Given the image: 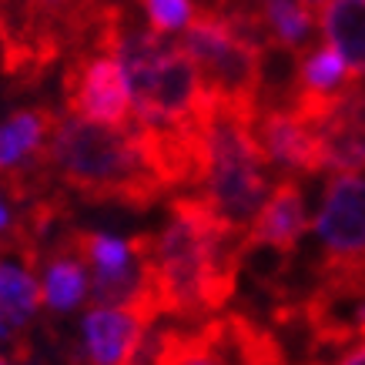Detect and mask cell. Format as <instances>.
Listing matches in <instances>:
<instances>
[{
	"label": "cell",
	"mask_w": 365,
	"mask_h": 365,
	"mask_svg": "<svg viewBox=\"0 0 365 365\" xmlns=\"http://www.w3.org/2000/svg\"><path fill=\"white\" fill-rule=\"evenodd\" d=\"M258 24L268 47L305 54L315 41V7L305 0H265L258 4Z\"/></svg>",
	"instance_id": "9"
},
{
	"label": "cell",
	"mask_w": 365,
	"mask_h": 365,
	"mask_svg": "<svg viewBox=\"0 0 365 365\" xmlns=\"http://www.w3.org/2000/svg\"><path fill=\"white\" fill-rule=\"evenodd\" d=\"M144 7V21L155 34H175L185 31L188 21L195 17V0H141Z\"/></svg>",
	"instance_id": "13"
},
{
	"label": "cell",
	"mask_w": 365,
	"mask_h": 365,
	"mask_svg": "<svg viewBox=\"0 0 365 365\" xmlns=\"http://www.w3.org/2000/svg\"><path fill=\"white\" fill-rule=\"evenodd\" d=\"M312 365H322V362H312ZM332 365H365V332L359 335L352 345H345L342 355H339Z\"/></svg>",
	"instance_id": "14"
},
{
	"label": "cell",
	"mask_w": 365,
	"mask_h": 365,
	"mask_svg": "<svg viewBox=\"0 0 365 365\" xmlns=\"http://www.w3.org/2000/svg\"><path fill=\"white\" fill-rule=\"evenodd\" d=\"M322 37L365 78V0H329L322 14Z\"/></svg>",
	"instance_id": "10"
},
{
	"label": "cell",
	"mask_w": 365,
	"mask_h": 365,
	"mask_svg": "<svg viewBox=\"0 0 365 365\" xmlns=\"http://www.w3.org/2000/svg\"><path fill=\"white\" fill-rule=\"evenodd\" d=\"M51 171L88 201L144 211L165 198L161 178L144 161L131 128H108L67 114L51 144Z\"/></svg>",
	"instance_id": "2"
},
{
	"label": "cell",
	"mask_w": 365,
	"mask_h": 365,
	"mask_svg": "<svg viewBox=\"0 0 365 365\" xmlns=\"http://www.w3.org/2000/svg\"><path fill=\"white\" fill-rule=\"evenodd\" d=\"M252 131L268 168H275V171L292 178H309L322 171L319 131L288 101H282V104H258L252 118Z\"/></svg>",
	"instance_id": "5"
},
{
	"label": "cell",
	"mask_w": 365,
	"mask_h": 365,
	"mask_svg": "<svg viewBox=\"0 0 365 365\" xmlns=\"http://www.w3.org/2000/svg\"><path fill=\"white\" fill-rule=\"evenodd\" d=\"M88 268L67 245H54V258L47 262L44 285H41V302L54 312H71L88 299Z\"/></svg>",
	"instance_id": "11"
},
{
	"label": "cell",
	"mask_w": 365,
	"mask_h": 365,
	"mask_svg": "<svg viewBox=\"0 0 365 365\" xmlns=\"http://www.w3.org/2000/svg\"><path fill=\"white\" fill-rule=\"evenodd\" d=\"M309 228V211H305V195H302L299 178H278L268 191L265 205L258 208L252 225L245 228V248H268L292 258L299 252L302 235Z\"/></svg>",
	"instance_id": "6"
},
{
	"label": "cell",
	"mask_w": 365,
	"mask_h": 365,
	"mask_svg": "<svg viewBox=\"0 0 365 365\" xmlns=\"http://www.w3.org/2000/svg\"><path fill=\"white\" fill-rule=\"evenodd\" d=\"M67 114L108 128H131L134 108L121 61L108 51L81 47L64 71Z\"/></svg>",
	"instance_id": "4"
},
{
	"label": "cell",
	"mask_w": 365,
	"mask_h": 365,
	"mask_svg": "<svg viewBox=\"0 0 365 365\" xmlns=\"http://www.w3.org/2000/svg\"><path fill=\"white\" fill-rule=\"evenodd\" d=\"M0 305L11 312L14 319H21L24 325L41 305V285L24 262L0 258Z\"/></svg>",
	"instance_id": "12"
},
{
	"label": "cell",
	"mask_w": 365,
	"mask_h": 365,
	"mask_svg": "<svg viewBox=\"0 0 365 365\" xmlns=\"http://www.w3.org/2000/svg\"><path fill=\"white\" fill-rule=\"evenodd\" d=\"M155 322L128 305H94L84 315V355L88 365H134L144 332Z\"/></svg>",
	"instance_id": "7"
},
{
	"label": "cell",
	"mask_w": 365,
	"mask_h": 365,
	"mask_svg": "<svg viewBox=\"0 0 365 365\" xmlns=\"http://www.w3.org/2000/svg\"><path fill=\"white\" fill-rule=\"evenodd\" d=\"M255 111L235 108L211 94V108L205 114V175L201 198L222 215L225 222L248 228L258 208L272 191V175L262 148L252 131Z\"/></svg>",
	"instance_id": "3"
},
{
	"label": "cell",
	"mask_w": 365,
	"mask_h": 365,
	"mask_svg": "<svg viewBox=\"0 0 365 365\" xmlns=\"http://www.w3.org/2000/svg\"><path fill=\"white\" fill-rule=\"evenodd\" d=\"M305 4H312V7H315V4H325V0H305Z\"/></svg>",
	"instance_id": "16"
},
{
	"label": "cell",
	"mask_w": 365,
	"mask_h": 365,
	"mask_svg": "<svg viewBox=\"0 0 365 365\" xmlns=\"http://www.w3.org/2000/svg\"><path fill=\"white\" fill-rule=\"evenodd\" d=\"M17 232H21V222L11 215L7 201L0 198V242H14V238H17Z\"/></svg>",
	"instance_id": "15"
},
{
	"label": "cell",
	"mask_w": 365,
	"mask_h": 365,
	"mask_svg": "<svg viewBox=\"0 0 365 365\" xmlns=\"http://www.w3.org/2000/svg\"><path fill=\"white\" fill-rule=\"evenodd\" d=\"M245 228L225 222L201 195H178L168 225L151 235L148 278L161 315L201 322L222 312L242 278Z\"/></svg>",
	"instance_id": "1"
},
{
	"label": "cell",
	"mask_w": 365,
	"mask_h": 365,
	"mask_svg": "<svg viewBox=\"0 0 365 365\" xmlns=\"http://www.w3.org/2000/svg\"><path fill=\"white\" fill-rule=\"evenodd\" d=\"M322 171H362L365 168V78L349 88L319 124Z\"/></svg>",
	"instance_id": "8"
}]
</instances>
